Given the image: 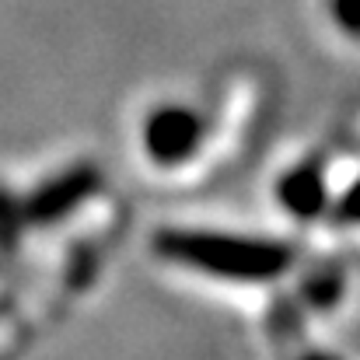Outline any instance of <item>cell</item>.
Instances as JSON below:
<instances>
[{
	"mask_svg": "<svg viewBox=\"0 0 360 360\" xmlns=\"http://www.w3.org/2000/svg\"><path fill=\"white\" fill-rule=\"evenodd\" d=\"M154 252L168 262L231 283H269L283 276L297 259V248L290 241L252 238L210 228H165L154 235Z\"/></svg>",
	"mask_w": 360,
	"mask_h": 360,
	"instance_id": "cell-1",
	"label": "cell"
},
{
	"mask_svg": "<svg viewBox=\"0 0 360 360\" xmlns=\"http://www.w3.org/2000/svg\"><path fill=\"white\" fill-rule=\"evenodd\" d=\"M207 140V116L189 102H161L140 122V147L158 168L189 165Z\"/></svg>",
	"mask_w": 360,
	"mask_h": 360,
	"instance_id": "cell-2",
	"label": "cell"
},
{
	"mask_svg": "<svg viewBox=\"0 0 360 360\" xmlns=\"http://www.w3.org/2000/svg\"><path fill=\"white\" fill-rule=\"evenodd\" d=\"M273 196H276V207L301 224L326 217L329 203H333L329 175L319 161H297V165L283 168L273 182Z\"/></svg>",
	"mask_w": 360,
	"mask_h": 360,
	"instance_id": "cell-3",
	"label": "cell"
},
{
	"mask_svg": "<svg viewBox=\"0 0 360 360\" xmlns=\"http://www.w3.org/2000/svg\"><path fill=\"white\" fill-rule=\"evenodd\" d=\"M343 269H319L315 276H308L301 283V297L308 301V308H333L343 297Z\"/></svg>",
	"mask_w": 360,
	"mask_h": 360,
	"instance_id": "cell-4",
	"label": "cell"
},
{
	"mask_svg": "<svg viewBox=\"0 0 360 360\" xmlns=\"http://www.w3.org/2000/svg\"><path fill=\"white\" fill-rule=\"evenodd\" d=\"M329 217H333L340 228H360V175L343 193H333Z\"/></svg>",
	"mask_w": 360,
	"mask_h": 360,
	"instance_id": "cell-5",
	"label": "cell"
},
{
	"mask_svg": "<svg viewBox=\"0 0 360 360\" xmlns=\"http://www.w3.org/2000/svg\"><path fill=\"white\" fill-rule=\"evenodd\" d=\"M326 14L340 35L360 42V0H326Z\"/></svg>",
	"mask_w": 360,
	"mask_h": 360,
	"instance_id": "cell-6",
	"label": "cell"
}]
</instances>
